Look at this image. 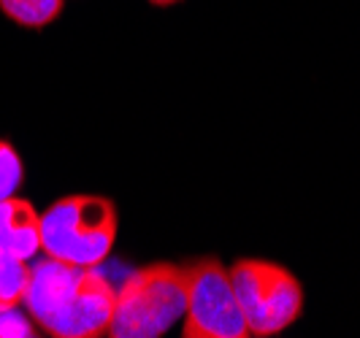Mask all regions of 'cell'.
<instances>
[{
    "mask_svg": "<svg viewBox=\"0 0 360 338\" xmlns=\"http://www.w3.org/2000/svg\"><path fill=\"white\" fill-rule=\"evenodd\" d=\"M117 287L98 266H71L41 257L30 266L25 287V311L54 338L106 336L114 314Z\"/></svg>",
    "mask_w": 360,
    "mask_h": 338,
    "instance_id": "6da1fadb",
    "label": "cell"
},
{
    "mask_svg": "<svg viewBox=\"0 0 360 338\" xmlns=\"http://www.w3.org/2000/svg\"><path fill=\"white\" fill-rule=\"evenodd\" d=\"M187 266L152 263L136 268L117 287L114 314L106 336L160 338L184 317Z\"/></svg>",
    "mask_w": 360,
    "mask_h": 338,
    "instance_id": "7a4b0ae2",
    "label": "cell"
},
{
    "mask_svg": "<svg viewBox=\"0 0 360 338\" xmlns=\"http://www.w3.org/2000/svg\"><path fill=\"white\" fill-rule=\"evenodd\" d=\"M117 206L101 195H68L41 214V252L71 266H101L117 241Z\"/></svg>",
    "mask_w": 360,
    "mask_h": 338,
    "instance_id": "3957f363",
    "label": "cell"
},
{
    "mask_svg": "<svg viewBox=\"0 0 360 338\" xmlns=\"http://www.w3.org/2000/svg\"><path fill=\"white\" fill-rule=\"evenodd\" d=\"M228 271L250 336H279L301 320L304 287L290 268L271 260L244 257L236 260Z\"/></svg>",
    "mask_w": 360,
    "mask_h": 338,
    "instance_id": "277c9868",
    "label": "cell"
},
{
    "mask_svg": "<svg viewBox=\"0 0 360 338\" xmlns=\"http://www.w3.org/2000/svg\"><path fill=\"white\" fill-rule=\"evenodd\" d=\"M184 338H250L241 306L236 301L231 271L217 257L187 266Z\"/></svg>",
    "mask_w": 360,
    "mask_h": 338,
    "instance_id": "5b68a950",
    "label": "cell"
},
{
    "mask_svg": "<svg viewBox=\"0 0 360 338\" xmlns=\"http://www.w3.org/2000/svg\"><path fill=\"white\" fill-rule=\"evenodd\" d=\"M41 252V214L25 197L0 200V254L17 260H33Z\"/></svg>",
    "mask_w": 360,
    "mask_h": 338,
    "instance_id": "8992f818",
    "label": "cell"
},
{
    "mask_svg": "<svg viewBox=\"0 0 360 338\" xmlns=\"http://www.w3.org/2000/svg\"><path fill=\"white\" fill-rule=\"evenodd\" d=\"M65 0H0V11L22 27L41 30L63 14Z\"/></svg>",
    "mask_w": 360,
    "mask_h": 338,
    "instance_id": "52a82bcc",
    "label": "cell"
},
{
    "mask_svg": "<svg viewBox=\"0 0 360 338\" xmlns=\"http://www.w3.org/2000/svg\"><path fill=\"white\" fill-rule=\"evenodd\" d=\"M27 276H30V266L25 260H17L11 254H0V311L22 303Z\"/></svg>",
    "mask_w": 360,
    "mask_h": 338,
    "instance_id": "ba28073f",
    "label": "cell"
},
{
    "mask_svg": "<svg viewBox=\"0 0 360 338\" xmlns=\"http://www.w3.org/2000/svg\"><path fill=\"white\" fill-rule=\"evenodd\" d=\"M22 176H25V168H22L19 152L8 141H0V200L17 195Z\"/></svg>",
    "mask_w": 360,
    "mask_h": 338,
    "instance_id": "9c48e42d",
    "label": "cell"
},
{
    "mask_svg": "<svg viewBox=\"0 0 360 338\" xmlns=\"http://www.w3.org/2000/svg\"><path fill=\"white\" fill-rule=\"evenodd\" d=\"M27 338L33 336V325L27 322V317H22L14 308H3L0 311V338Z\"/></svg>",
    "mask_w": 360,
    "mask_h": 338,
    "instance_id": "30bf717a",
    "label": "cell"
},
{
    "mask_svg": "<svg viewBox=\"0 0 360 338\" xmlns=\"http://www.w3.org/2000/svg\"><path fill=\"white\" fill-rule=\"evenodd\" d=\"M152 6H158V8H168V6H176V3H181V0H149Z\"/></svg>",
    "mask_w": 360,
    "mask_h": 338,
    "instance_id": "8fae6325",
    "label": "cell"
}]
</instances>
